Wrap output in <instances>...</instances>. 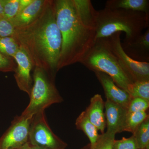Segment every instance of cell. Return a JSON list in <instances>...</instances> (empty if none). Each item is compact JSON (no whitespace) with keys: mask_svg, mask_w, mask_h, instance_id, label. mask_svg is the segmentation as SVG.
Wrapping results in <instances>:
<instances>
[{"mask_svg":"<svg viewBox=\"0 0 149 149\" xmlns=\"http://www.w3.org/2000/svg\"><path fill=\"white\" fill-rule=\"evenodd\" d=\"M62 37L58 70L79 63L95 40L98 11L90 0H54Z\"/></svg>","mask_w":149,"mask_h":149,"instance_id":"1","label":"cell"},{"mask_svg":"<svg viewBox=\"0 0 149 149\" xmlns=\"http://www.w3.org/2000/svg\"><path fill=\"white\" fill-rule=\"evenodd\" d=\"M12 37L27 53L34 67L42 68L55 79L62 37L56 21L54 0H47L42 12L32 23L15 28Z\"/></svg>","mask_w":149,"mask_h":149,"instance_id":"2","label":"cell"},{"mask_svg":"<svg viewBox=\"0 0 149 149\" xmlns=\"http://www.w3.org/2000/svg\"><path fill=\"white\" fill-rule=\"evenodd\" d=\"M149 25V15L143 12L104 8L98 11L95 40L118 32H125V39H133Z\"/></svg>","mask_w":149,"mask_h":149,"instance_id":"3","label":"cell"},{"mask_svg":"<svg viewBox=\"0 0 149 149\" xmlns=\"http://www.w3.org/2000/svg\"><path fill=\"white\" fill-rule=\"evenodd\" d=\"M80 63L93 72L107 74L117 86L126 92L128 85L133 83L112 52L107 37L95 40Z\"/></svg>","mask_w":149,"mask_h":149,"instance_id":"4","label":"cell"},{"mask_svg":"<svg viewBox=\"0 0 149 149\" xmlns=\"http://www.w3.org/2000/svg\"><path fill=\"white\" fill-rule=\"evenodd\" d=\"M33 85L29 97L30 101L22 115L32 117L53 104L59 103L63 99L59 93L55 80L40 68L35 67L33 74Z\"/></svg>","mask_w":149,"mask_h":149,"instance_id":"5","label":"cell"},{"mask_svg":"<svg viewBox=\"0 0 149 149\" xmlns=\"http://www.w3.org/2000/svg\"><path fill=\"white\" fill-rule=\"evenodd\" d=\"M28 142L32 146L45 149H65L68 146L51 129L45 111L40 112L32 116Z\"/></svg>","mask_w":149,"mask_h":149,"instance_id":"6","label":"cell"},{"mask_svg":"<svg viewBox=\"0 0 149 149\" xmlns=\"http://www.w3.org/2000/svg\"><path fill=\"white\" fill-rule=\"evenodd\" d=\"M121 33L116 32L107 37L112 52L117 58L125 74L133 83L149 80V62L136 61L125 53L121 46Z\"/></svg>","mask_w":149,"mask_h":149,"instance_id":"7","label":"cell"},{"mask_svg":"<svg viewBox=\"0 0 149 149\" xmlns=\"http://www.w3.org/2000/svg\"><path fill=\"white\" fill-rule=\"evenodd\" d=\"M32 117L16 116L0 138V149H15L27 143Z\"/></svg>","mask_w":149,"mask_h":149,"instance_id":"8","label":"cell"},{"mask_svg":"<svg viewBox=\"0 0 149 149\" xmlns=\"http://www.w3.org/2000/svg\"><path fill=\"white\" fill-rule=\"evenodd\" d=\"M17 67L14 76L17 84L20 91L29 96L33 85V78L31 72L34 66L27 53L21 47L14 57Z\"/></svg>","mask_w":149,"mask_h":149,"instance_id":"9","label":"cell"},{"mask_svg":"<svg viewBox=\"0 0 149 149\" xmlns=\"http://www.w3.org/2000/svg\"><path fill=\"white\" fill-rule=\"evenodd\" d=\"M121 46L131 58L141 62H149V28L135 38L124 39Z\"/></svg>","mask_w":149,"mask_h":149,"instance_id":"10","label":"cell"},{"mask_svg":"<svg viewBox=\"0 0 149 149\" xmlns=\"http://www.w3.org/2000/svg\"><path fill=\"white\" fill-rule=\"evenodd\" d=\"M107 133L115 135L124 131L127 109L107 100L104 102Z\"/></svg>","mask_w":149,"mask_h":149,"instance_id":"11","label":"cell"},{"mask_svg":"<svg viewBox=\"0 0 149 149\" xmlns=\"http://www.w3.org/2000/svg\"><path fill=\"white\" fill-rule=\"evenodd\" d=\"M94 72L102 86L107 100L128 109L132 99L129 94L117 86L107 74L102 72Z\"/></svg>","mask_w":149,"mask_h":149,"instance_id":"12","label":"cell"},{"mask_svg":"<svg viewBox=\"0 0 149 149\" xmlns=\"http://www.w3.org/2000/svg\"><path fill=\"white\" fill-rule=\"evenodd\" d=\"M104 108V102L101 95L96 94L91 98L90 104L85 111L89 120L102 134L104 133L106 126Z\"/></svg>","mask_w":149,"mask_h":149,"instance_id":"13","label":"cell"},{"mask_svg":"<svg viewBox=\"0 0 149 149\" xmlns=\"http://www.w3.org/2000/svg\"><path fill=\"white\" fill-rule=\"evenodd\" d=\"M47 1V0H33L29 6L10 20L15 28L28 25L39 16Z\"/></svg>","mask_w":149,"mask_h":149,"instance_id":"14","label":"cell"},{"mask_svg":"<svg viewBox=\"0 0 149 149\" xmlns=\"http://www.w3.org/2000/svg\"><path fill=\"white\" fill-rule=\"evenodd\" d=\"M105 8L142 12L149 15V0H108Z\"/></svg>","mask_w":149,"mask_h":149,"instance_id":"15","label":"cell"},{"mask_svg":"<svg viewBox=\"0 0 149 149\" xmlns=\"http://www.w3.org/2000/svg\"><path fill=\"white\" fill-rule=\"evenodd\" d=\"M75 124L77 129L82 130L87 136L91 145L95 143L100 136L98 130L89 120L85 111L82 112L77 118Z\"/></svg>","mask_w":149,"mask_h":149,"instance_id":"16","label":"cell"},{"mask_svg":"<svg viewBox=\"0 0 149 149\" xmlns=\"http://www.w3.org/2000/svg\"><path fill=\"white\" fill-rule=\"evenodd\" d=\"M139 149H149V118L139 125L133 133Z\"/></svg>","mask_w":149,"mask_h":149,"instance_id":"17","label":"cell"},{"mask_svg":"<svg viewBox=\"0 0 149 149\" xmlns=\"http://www.w3.org/2000/svg\"><path fill=\"white\" fill-rule=\"evenodd\" d=\"M127 92L131 98H141L149 101V80L131 83L128 86Z\"/></svg>","mask_w":149,"mask_h":149,"instance_id":"18","label":"cell"},{"mask_svg":"<svg viewBox=\"0 0 149 149\" xmlns=\"http://www.w3.org/2000/svg\"><path fill=\"white\" fill-rule=\"evenodd\" d=\"M149 117L146 111H139L127 113L124 131L133 133L144 120Z\"/></svg>","mask_w":149,"mask_h":149,"instance_id":"19","label":"cell"},{"mask_svg":"<svg viewBox=\"0 0 149 149\" xmlns=\"http://www.w3.org/2000/svg\"><path fill=\"white\" fill-rule=\"evenodd\" d=\"M20 46L12 37L0 38V53L14 58Z\"/></svg>","mask_w":149,"mask_h":149,"instance_id":"20","label":"cell"},{"mask_svg":"<svg viewBox=\"0 0 149 149\" xmlns=\"http://www.w3.org/2000/svg\"><path fill=\"white\" fill-rule=\"evenodd\" d=\"M115 135L105 132L100 135L94 145L88 144L80 149H112Z\"/></svg>","mask_w":149,"mask_h":149,"instance_id":"21","label":"cell"},{"mask_svg":"<svg viewBox=\"0 0 149 149\" xmlns=\"http://www.w3.org/2000/svg\"><path fill=\"white\" fill-rule=\"evenodd\" d=\"M19 11V0H4V18L10 20L18 14Z\"/></svg>","mask_w":149,"mask_h":149,"instance_id":"22","label":"cell"},{"mask_svg":"<svg viewBox=\"0 0 149 149\" xmlns=\"http://www.w3.org/2000/svg\"><path fill=\"white\" fill-rule=\"evenodd\" d=\"M149 101L141 98L131 99L127 109L128 113L139 111H146L148 109Z\"/></svg>","mask_w":149,"mask_h":149,"instance_id":"23","label":"cell"},{"mask_svg":"<svg viewBox=\"0 0 149 149\" xmlns=\"http://www.w3.org/2000/svg\"><path fill=\"white\" fill-rule=\"evenodd\" d=\"M112 149H139L136 139L132 135L130 138L123 137L121 140H114Z\"/></svg>","mask_w":149,"mask_h":149,"instance_id":"24","label":"cell"},{"mask_svg":"<svg viewBox=\"0 0 149 149\" xmlns=\"http://www.w3.org/2000/svg\"><path fill=\"white\" fill-rule=\"evenodd\" d=\"M16 67L14 58L6 56L0 53V72H14Z\"/></svg>","mask_w":149,"mask_h":149,"instance_id":"25","label":"cell"},{"mask_svg":"<svg viewBox=\"0 0 149 149\" xmlns=\"http://www.w3.org/2000/svg\"><path fill=\"white\" fill-rule=\"evenodd\" d=\"M15 28L10 20L5 18L0 19V38L12 37Z\"/></svg>","mask_w":149,"mask_h":149,"instance_id":"26","label":"cell"},{"mask_svg":"<svg viewBox=\"0 0 149 149\" xmlns=\"http://www.w3.org/2000/svg\"><path fill=\"white\" fill-rule=\"evenodd\" d=\"M33 1V0H19V11L18 13L29 6Z\"/></svg>","mask_w":149,"mask_h":149,"instance_id":"27","label":"cell"},{"mask_svg":"<svg viewBox=\"0 0 149 149\" xmlns=\"http://www.w3.org/2000/svg\"><path fill=\"white\" fill-rule=\"evenodd\" d=\"M4 0H0V19L3 18V4Z\"/></svg>","mask_w":149,"mask_h":149,"instance_id":"28","label":"cell"},{"mask_svg":"<svg viewBox=\"0 0 149 149\" xmlns=\"http://www.w3.org/2000/svg\"><path fill=\"white\" fill-rule=\"evenodd\" d=\"M31 148V146L29 142L25 144L24 146H22L20 148H18L15 149H30Z\"/></svg>","mask_w":149,"mask_h":149,"instance_id":"29","label":"cell"},{"mask_svg":"<svg viewBox=\"0 0 149 149\" xmlns=\"http://www.w3.org/2000/svg\"><path fill=\"white\" fill-rule=\"evenodd\" d=\"M30 149H45L42 148H39V147H35V146H31V148Z\"/></svg>","mask_w":149,"mask_h":149,"instance_id":"30","label":"cell"}]
</instances>
